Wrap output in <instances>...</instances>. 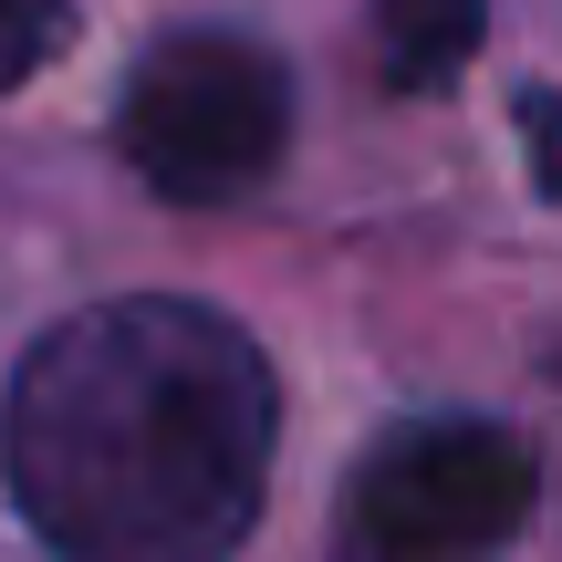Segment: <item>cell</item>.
Masks as SVG:
<instances>
[{"label": "cell", "instance_id": "3", "mask_svg": "<svg viewBox=\"0 0 562 562\" xmlns=\"http://www.w3.org/2000/svg\"><path fill=\"white\" fill-rule=\"evenodd\" d=\"M542 501V459L501 417H406L344 480V531L385 562H490Z\"/></svg>", "mask_w": 562, "mask_h": 562}, {"label": "cell", "instance_id": "2", "mask_svg": "<svg viewBox=\"0 0 562 562\" xmlns=\"http://www.w3.org/2000/svg\"><path fill=\"white\" fill-rule=\"evenodd\" d=\"M115 146L157 199L229 209L250 188H271L281 146H292V74L250 32H167L125 74Z\"/></svg>", "mask_w": 562, "mask_h": 562}, {"label": "cell", "instance_id": "6", "mask_svg": "<svg viewBox=\"0 0 562 562\" xmlns=\"http://www.w3.org/2000/svg\"><path fill=\"white\" fill-rule=\"evenodd\" d=\"M510 125H521V136L542 146V188L562 199V94H552V83H521V104H510Z\"/></svg>", "mask_w": 562, "mask_h": 562}, {"label": "cell", "instance_id": "7", "mask_svg": "<svg viewBox=\"0 0 562 562\" xmlns=\"http://www.w3.org/2000/svg\"><path fill=\"white\" fill-rule=\"evenodd\" d=\"M344 562H385V552H364V542H344Z\"/></svg>", "mask_w": 562, "mask_h": 562}, {"label": "cell", "instance_id": "4", "mask_svg": "<svg viewBox=\"0 0 562 562\" xmlns=\"http://www.w3.org/2000/svg\"><path fill=\"white\" fill-rule=\"evenodd\" d=\"M480 32H490V0H375V63H385L396 94L459 83Z\"/></svg>", "mask_w": 562, "mask_h": 562}, {"label": "cell", "instance_id": "5", "mask_svg": "<svg viewBox=\"0 0 562 562\" xmlns=\"http://www.w3.org/2000/svg\"><path fill=\"white\" fill-rule=\"evenodd\" d=\"M63 53H74V0H0V94L53 74Z\"/></svg>", "mask_w": 562, "mask_h": 562}, {"label": "cell", "instance_id": "1", "mask_svg": "<svg viewBox=\"0 0 562 562\" xmlns=\"http://www.w3.org/2000/svg\"><path fill=\"white\" fill-rule=\"evenodd\" d=\"M281 448L271 355L178 292L63 313L0 396V480L63 562H229Z\"/></svg>", "mask_w": 562, "mask_h": 562}]
</instances>
